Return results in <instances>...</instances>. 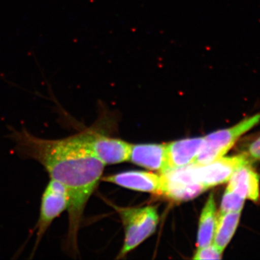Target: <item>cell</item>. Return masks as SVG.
<instances>
[{"instance_id": "13", "label": "cell", "mask_w": 260, "mask_h": 260, "mask_svg": "<svg viewBox=\"0 0 260 260\" xmlns=\"http://www.w3.org/2000/svg\"><path fill=\"white\" fill-rule=\"evenodd\" d=\"M216 205L213 193L210 194L200 215L198 229V248L213 244L217 223Z\"/></svg>"}, {"instance_id": "16", "label": "cell", "mask_w": 260, "mask_h": 260, "mask_svg": "<svg viewBox=\"0 0 260 260\" xmlns=\"http://www.w3.org/2000/svg\"><path fill=\"white\" fill-rule=\"evenodd\" d=\"M244 153L251 162L260 160V137L249 144Z\"/></svg>"}, {"instance_id": "1", "label": "cell", "mask_w": 260, "mask_h": 260, "mask_svg": "<svg viewBox=\"0 0 260 260\" xmlns=\"http://www.w3.org/2000/svg\"><path fill=\"white\" fill-rule=\"evenodd\" d=\"M8 138L19 156L39 162L50 179L66 188L69 195V223L62 249L70 256H76L84 210L102 178L105 164L94 155L79 133L59 139H46L25 128H10Z\"/></svg>"}, {"instance_id": "3", "label": "cell", "mask_w": 260, "mask_h": 260, "mask_svg": "<svg viewBox=\"0 0 260 260\" xmlns=\"http://www.w3.org/2000/svg\"><path fill=\"white\" fill-rule=\"evenodd\" d=\"M260 122V113L243 119L226 129L214 132L203 137V145L194 164H205L223 157L237 140Z\"/></svg>"}, {"instance_id": "15", "label": "cell", "mask_w": 260, "mask_h": 260, "mask_svg": "<svg viewBox=\"0 0 260 260\" xmlns=\"http://www.w3.org/2000/svg\"><path fill=\"white\" fill-rule=\"evenodd\" d=\"M223 252L219 250L213 244L198 248L193 259H221Z\"/></svg>"}, {"instance_id": "5", "label": "cell", "mask_w": 260, "mask_h": 260, "mask_svg": "<svg viewBox=\"0 0 260 260\" xmlns=\"http://www.w3.org/2000/svg\"><path fill=\"white\" fill-rule=\"evenodd\" d=\"M162 195L174 201L193 199L206 191L195 177L194 164L167 170L160 174Z\"/></svg>"}, {"instance_id": "10", "label": "cell", "mask_w": 260, "mask_h": 260, "mask_svg": "<svg viewBox=\"0 0 260 260\" xmlns=\"http://www.w3.org/2000/svg\"><path fill=\"white\" fill-rule=\"evenodd\" d=\"M226 189L251 201H259L260 177L250 164L238 168L229 180Z\"/></svg>"}, {"instance_id": "4", "label": "cell", "mask_w": 260, "mask_h": 260, "mask_svg": "<svg viewBox=\"0 0 260 260\" xmlns=\"http://www.w3.org/2000/svg\"><path fill=\"white\" fill-rule=\"evenodd\" d=\"M68 206L69 195L66 188L59 181L50 179L43 192L39 216L34 228L36 242L32 249V255L37 251L51 224L65 210H68Z\"/></svg>"}, {"instance_id": "6", "label": "cell", "mask_w": 260, "mask_h": 260, "mask_svg": "<svg viewBox=\"0 0 260 260\" xmlns=\"http://www.w3.org/2000/svg\"><path fill=\"white\" fill-rule=\"evenodd\" d=\"M251 164L246 153L221 157L205 164H194L195 177L205 189L229 181L234 172L245 164Z\"/></svg>"}, {"instance_id": "11", "label": "cell", "mask_w": 260, "mask_h": 260, "mask_svg": "<svg viewBox=\"0 0 260 260\" xmlns=\"http://www.w3.org/2000/svg\"><path fill=\"white\" fill-rule=\"evenodd\" d=\"M203 142V138H194L168 143L167 151L169 170L194 164Z\"/></svg>"}, {"instance_id": "7", "label": "cell", "mask_w": 260, "mask_h": 260, "mask_svg": "<svg viewBox=\"0 0 260 260\" xmlns=\"http://www.w3.org/2000/svg\"><path fill=\"white\" fill-rule=\"evenodd\" d=\"M79 134L94 155L105 165L129 160L132 145L126 142L109 138L93 129Z\"/></svg>"}, {"instance_id": "9", "label": "cell", "mask_w": 260, "mask_h": 260, "mask_svg": "<svg viewBox=\"0 0 260 260\" xmlns=\"http://www.w3.org/2000/svg\"><path fill=\"white\" fill-rule=\"evenodd\" d=\"M129 160L162 174L169 170L167 144L132 145Z\"/></svg>"}, {"instance_id": "2", "label": "cell", "mask_w": 260, "mask_h": 260, "mask_svg": "<svg viewBox=\"0 0 260 260\" xmlns=\"http://www.w3.org/2000/svg\"><path fill=\"white\" fill-rule=\"evenodd\" d=\"M118 212L125 231L124 245L119 256L121 258L153 235L159 216L156 208L153 206L119 208Z\"/></svg>"}, {"instance_id": "14", "label": "cell", "mask_w": 260, "mask_h": 260, "mask_svg": "<svg viewBox=\"0 0 260 260\" xmlns=\"http://www.w3.org/2000/svg\"><path fill=\"white\" fill-rule=\"evenodd\" d=\"M245 199L225 189L222 198L220 213L227 212H241L244 208Z\"/></svg>"}, {"instance_id": "12", "label": "cell", "mask_w": 260, "mask_h": 260, "mask_svg": "<svg viewBox=\"0 0 260 260\" xmlns=\"http://www.w3.org/2000/svg\"><path fill=\"white\" fill-rule=\"evenodd\" d=\"M240 217L241 212L220 213L217 216L213 244L222 252L234 237L240 221Z\"/></svg>"}, {"instance_id": "8", "label": "cell", "mask_w": 260, "mask_h": 260, "mask_svg": "<svg viewBox=\"0 0 260 260\" xmlns=\"http://www.w3.org/2000/svg\"><path fill=\"white\" fill-rule=\"evenodd\" d=\"M104 180L133 190L162 195L161 176L153 173L132 171L104 178Z\"/></svg>"}]
</instances>
